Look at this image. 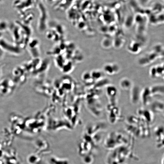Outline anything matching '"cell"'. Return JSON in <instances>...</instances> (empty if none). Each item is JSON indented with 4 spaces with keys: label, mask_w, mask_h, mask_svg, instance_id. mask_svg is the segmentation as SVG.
Here are the masks:
<instances>
[{
    "label": "cell",
    "mask_w": 164,
    "mask_h": 164,
    "mask_svg": "<svg viewBox=\"0 0 164 164\" xmlns=\"http://www.w3.org/2000/svg\"><path fill=\"white\" fill-rule=\"evenodd\" d=\"M0 48L4 52L16 56L20 55L22 52V49L16 44L8 42L3 38L0 39Z\"/></svg>",
    "instance_id": "cell-1"
},
{
    "label": "cell",
    "mask_w": 164,
    "mask_h": 164,
    "mask_svg": "<svg viewBox=\"0 0 164 164\" xmlns=\"http://www.w3.org/2000/svg\"><path fill=\"white\" fill-rule=\"evenodd\" d=\"M108 114V118L109 122L114 124L120 121L122 118L119 109L116 105L109 104L107 107Z\"/></svg>",
    "instance_id": "cell-2"
},
{
    "label": "cell",
    "mask_w": 164,
    "mask_h": 164,
    "mask_svg": "<svg viewBox=\"0 0 164 164\" xmlns=\"http://www.w3.org/2000/svg\"><path fill=\"white\" fill-rule=\"evenodd\" d=\"M38 6L39 13L38 28L39 31L42 32L46 27L48 13L46 7L42 3H39Z\"/></svg>",
    "instance_id": "cell-3"
},
{
    "label": "cell",
    "mask_w": 164,
    "mask_h": 164,
    "mask_svg": "<svg viewBox=\"0 0 164 164\" xmlns=\"http://www.w3.org/2000/svg\"><path fill=\"white\" fill-rule=\"evenodd\" d=\"M106 93L109 104L116 105L118 92L116 87L109 84L106 87Z\"/></svg>",
    "instance_id": "cell-4"
},
{
    "label": "cell",
    "mask_w": 164,
    "mask_h": 164,
    "mask_svg": "<svg viewBox=\"0 0 164 164\" xmlns=\"http://www.w3.org/2000/svg\"><path fill=\"white\" fill-rule=\"evenodd\" d=\"M39 42L36 39H30L26 48H28L32 57L37 59L39 56L38 50Z\"/></svg>",
    "instance_id": "cell-5"
},
{
    "label": "cell",
    "mask_w": 164,
    "mask_h": 164,
    "mask_svg": "<svg viewBox=\"0 0 164 164\" xmlns=\"http://www.w3.org/2000/svg\"><path fill=\"white\" fill-rule=\"evenodd\" d=\"M152 97L150 87H146L141 90L140 101L145 106L150 105L152 103Z\"/></svg>",
    "instance_id": "cell-6"
},
{
    "label": "cell",
    "mask_w": 164,
    "mask_h": 164,
    "mask_svg": "<svg viewBox=\"0 0 164 164\" xmlns=\"http://www.w3.org/2000/svg\"><path fill=\"white\" fill-rule=\"evenodd\" d=\"M137 113L141 120L149 125L154 120V113L151 110L143 109H139Z\"/></svg>",
    "instance_id": "cell-7"
},
{
    "label": "cell",
    "mask_w": 164,
    "mask_h": 164,
    "mask_svg": "<svg viewBox=\"0 0 164 164\" xmlns=\"http://www.w3.org/2000/svg\"><path fill=\"white\" fill-rule=\"evenodd\" d=\"M141 90L139 86L133 85L130 90V100L131 103L134 104H137L140 101V95Z\"/></svg>",
    "instance_id": "cell-8"
},
{
    "label": "cell",
    "mask_w": 164,
    "mask_h": 164,
    "mask_svg": "<svg viewBox=\"0 0 164 164\" xmlns=\"http://www.w3.org/2000/svg\"><path fill=\"white\" fill-rule=\"evenodd\" d=\"M152 96L154 97H163L164 94V86L163 84H159L150 87Z\"/></svg>",
    "instance_id": "cell-9"
},
{
    "label": "cell",
    "mask_w": 164,
    "mask_h": 164,
    "mask_svg": "<svg viewBox=\"0 0 164 164\" xmlns=\"http://www.w3.org/2000/svg\"><path fill=\"white\" fill-rule=\"evenodd\" d=\"M151 111L154 113L161 114L164 111V103L161 101L156 100L150 104Z\"/></svg>",
    "instance_id": "cell-10"
},
{
    "label": "cell",
    "mask_w": 164,
    "mask_h": 164,
    "mask_svg": "<svg viewBox=\"0 0 164 164\" xmlns=\"http://www.w3.org/2000/svg\"><path fill=\"white\" fill-rule=\"evenodd\" d=\"M119 67L115 64H106L104 67L105 73L109 75H115L119 71Z\"/></svg>",
    "instance_id": "cell-11"
},
{
    "label": "cell",
    "mask_w": 164,
    "mask_h": 164,
    "mask_svg": "<svg viewBox=\"0 0 164 164\" xmlns=\"http://www.w3.org/2000/svg\"><path fill=\"white\" fill-rule=\"evenodd\" d=\"M120 88L124 91H130L133 85L131 81L128 78H124L119 83Z\"/></svg>",
    "instance_id": "cell-12"
},
{
    "label": "cell",
    "mask_w": 164,
    "mask_h": 164,
    "mask_svg": "<svg viewBox=\"0 0 164 164\" xmlns=\"http://www.w3.org/2000/svg\"><path fill=\"white\" fill-rule=\"evenodd\" d=\"M50 164H69L67 160L59 159L55 157L51 158L50 161Z\"/></svg>",
    "instance_id": "cell-13"
},
{
    "label": "cell",
    "mask_w": 164,
    "mask_h": 164,
    "mask_svg": "<svg viewBox=\"0 0 164 164\" xmlns=\"http://www.w3.org/2000/svg\"><path fill=\"white\" fill-rule=\"evenodd\" d=\"M10 24L6 21H0V32L3 33L9 29Z\"/></svg>",
    "instance_id": "cell-14"
},
{
    "label": "cell",
    "mask_w": 164,
    "mask_h": 164,
    "mask_svg": "<svg viewBox=\"0 0 164 164\" xmlns=\"http://www.w3.org/2000/svg\"><path fill=\"white\" fill-rule=\"evenodd\" d=\"M91 76L94 80H100L102 79L103 74L99 71H94L91 73Z\"/></svg>",
    "instance_id": "cell-15"
},
{
    "label": "cell",
    "mask_w": 164,
    "mask_h": 164,
    "mask_svg": "<svg viewBox=\"0 0 164 164\" xmlns=\"http://www.w3.org/2000/svg\"><path fill=\"white\" fill-rule=\"evenodd\" d=\"M4 52V51L0 48V61L3 58Z\"/></svg>",
    "instance_id": "cell-16"
},
{
    "label": "cell",
    "mask_w": 164,
    "mask_h": 164,
    "mask_svg": "<svg viewBox=\"0 0 164 164\" xmlns=\"http://www.w3.org/2000/svg\"><path fill=\"white\" fill-rule=\"evenodd\" d=\"M3 33L0 32V39L2 38Z\"/></svg>",
    "instance_id": "cell-17"
},
{
    "label": "cell",
    "mask_w": 164,
    "mask_h": 164,
    "mask_svg": "<svg viewBox=\"0 0 164 164\" xmlns=\"http://www.w3.org/2000/svg\"><path fill=\"white\" fill-rule=\"evenodd\" d=\"M2 0H0V3H1L2 1Z\"/></svg>",
    "instance_id": "cell-18"
}]
</instances>
